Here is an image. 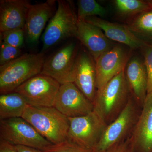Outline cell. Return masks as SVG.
<instances>
[{"mask_svg": "<svg viewBox=\"0 0 152 152\" xmlns=\"http://www.w3.org/2000/svg\"><path fill=\"white\" fill-rule=\"evenodd\" d=\"M22 118L53 145L66 140L69 127V118L54 107H36L28 105Z\"/></svg>", "mask_w": 152, "mask_h": 152, "instance_id": "6da1fadb", "label": "cell"}, {"mask_svg": "<svg viewBox=\"0 0 152 152\" xmlns=\"http://www.w3.org/2000/svg\"><path fill=\"white\" fill-rule=\"evenodd\" d=\"M45 59L44 54H24L0 66V93L13 92L31 78L41 73Z\"/></svg>", "mask_w": 152, "mask_h": 152, "instance_id": "7a4b0ae2", "label": "cell"}, {"mask_svg": "<svg viewBox=\"0 0 152 152\" xmlns=\"http://www.w3.org/2000/svg\"><path fill=\"white\" fill-rule=\"evenodd\" d=\"M58 7L42 36L43 51L67 38L75 37L77 17L72 2L58 0Z\"/></svg>", "mask_w": 152, "mask_h": 152, "instance_id": "3957f363", "label": "cell"}, {"mask_svg": "<svg viewBox=\"0 0 152 152\" xmlns=\"http://www.w3.org/2000/svg\"><path fill=\"white\" fill-rule=\"evenodd\" d=\"M69 119L67 140L87 148H95L107 126L106 120L94 110L86 115Z\"/></svg>", "mask_w": 152, "mask_h": 152, "instance_id": "277c9868", "label": "cell"}, {"mask_svg": "<svg viewBox=\"0 0 152 152\" xmlns=\"http://www.w3.org/2000/svg\"><path fill=\"white\" fill-rule=\"evenodd\" d=\"M0 140L41 150L53 145L21 117L0 121Z\"/></svg>", "mask_w": 152, "mask_h": 152, "instance_id": "5b68a950", "label": "cell"}, {"mask_svg": "<svg viewBox=\"0 0 152 152\" xmlns=\"http://www.w3.org/2000/svg\"><path fill=\"white\" fill-rule=\"evenodd\" d=\"M80 50L75 42L67 44L45 60L40 74L51 77L61 85L73 83Z\"/></svg>", "mask_w": 152, "mask_h": 152, "instance_id": "8992f818", "label": "cell"}, {"mask_svg": "<svg viewBox=\"0 0 152 152\" xmlns=\"http://www.w3.org/2000/svg\"><path fill=\"white\" fill-rule=\"evenodd\" d=\"M61 84L49 76L37 75L15 90L24 97L29 105L53 107Z\"/></svg>", "mask_w": 152, "mask_h": 152, "instance_id": "52a82bcc", "label": "cell"}, {"mask_svg": "<svg viewBox=\"0 0 152 152\" xmlns=\"http://www.w3.org/2000/svg\"><path fill=\"white\" fill-rule=\"evenodd\" d=\"M124 71L112 79L102 89L97 91L93 102L94 110L106 121L127 97L129 89Z\"/></svg>", "mask_w": 152, "mask_h": 152, "instance_id": "ba28073f", "label": "cell"}, {"mask_svg": "<svg viewBox=\"0 0 152 152\" xmlns=\"http://www.w3.org/2000/svg\"><path fill=\"white\" fill-rule=\"evenodd\" d=\"M132 51L124 45L117 43L98 58L95 61L97 91L125 70Z\"/></svg>", "mask_w": 152, "mask_h": 152, "instance_id": "9c48e42d", "label": "cell"}, {"mask_svg": "<svg viewBox=\"0 0 152 152\" xmlns=\"http://www.w3.org/2000/svg\"><path fill=\"white\" fill-rule=\"evenodd\" d=\"M53 107L68 118L86 115L94 108L93 102L73 83L61 85Z\"/></svg>", "mask_w": 152, "mask_h": 152, "instance_id": "30bf717a", "label": "cell"}, {"mask_svg": "<svg viewBox=\"0 0 152 152\" xmlns=\"http://www.w3.org/2000/svg\"><path fill=\"white\" fill-rule=\"evenodd\" d=\"M135 110L132 102L128 101L115 121L107 125L94 149L105 152L111 147L122 141L134 121Z\"/></svg>", "mask_w": 152, "mask_h": 152, "instance_id": "8fae6325", "label": "cell"}, {"mask_svg": "<svg viewBox=\"0 0 152 152\" xmlns=\"http://www.w3.org/2000/svg\"><path fill=\"white\" fill-rule=\"evenodd\" d=\"M73 83L93 103L97 91L96 64L92 57L83 48L77 57Z\"/></svg>", "mask_w": 152, "mask_h": 152, "instance_id": "7c38bea8", "label": "cell"}, {"mask_svg": "<svg viewBox=\"0 0 152 152\" xmlns=\"http://www.w3.org/2000/svg\"><path fill=\"white\" fill-rule=\"evenodd\" d=\"M76 38L87 49L95 62L117 43L109 39L100 28L85 20H78Z\"/></svg>", "mask_w": 152, "mask_h": 152, "instance_id": "4fadbf2b", "label": "cell"}, {"mask_svg": "<svg viewBox=\"0 0 152 152\" xmlns=\"http://www.w3.org/2000/svg\"><path fill=\"white\" fill-rule=\"evenodd\" d=\"M56 3L55 0H48L30 6L24 28L25 38L28 43H37L47 22L54 15Z\"/></svg>", "mask_w": 152, "mask_h": 152, "instance_id": "5bb4252c", "label": "cell"}, {"mask_svg": "<svg viewBox=\"0 0 152 152\" xmlns=\"http://www.w3.org/2000/svg\"><path fill=\"white\" fill-rule=\"evenodd\" d=\"M130 142L133 152H152V92L147 94Z\"/></svg>", "mask_w": 152, "mask_h": 152, "instance_id": "9a60e30c", "label": "cell"}, {"mask_svg": "<svg viewBox=\"0 0 152 152\" xmlns=\"http://www.w3.org/2000/svg\"><path fill=\"white\" fill-rule=\"evenodd\" d=\"M31 4L27 0L0 1V33L24 29Z\"/></svg>", "mask_w": 152, "mask_h": 152, "instance_id": "2e32d148", "label": "cell"}, {"mask_svg": "<svg viewBox=\"0 0 152 152\" xmlns=\"http://www.w3.org/2000/svg\"><path fill=\"white\" fill-rule=\"evenodd\" d=\"M85 20L100 28L109 39L124 45L132 50H140L143 44L131 32L125 24L112 23L96 16L88 17Z\"/></svg>", "mask_w": 152, "mask_h": 152, "instance_id": "e0dca14e", "label": "cell"}, {"mask_svg": "<svg viewBox=\"0 0 152 152\" xmlns=\"http://www.w3.org/2000/svg\"><path fill=\"white\" fill-rule=\"evenodd\" d=\"M124 72L129 91L142 105L146 97L148 88V77L143 59L137 56L131 57Z\"/></svg>", "mask_w": 152, "mask_h": 152, "instance_id": "ac0fdd59", "label": "cell"}, {"mask_svg": "<svg viewBox=\"0 0 152 152\" xmlns=\"http://www.w3.org/2000/svg\"><path fill=\"white\" fill-rule=\"evenodd\" d=\"M125 24L142 42L152 45V8L129 19Z\"/></svg>", "mask_w": 152, "mask_h": 152, "instance_id": "d6986e66", "label": "cell"}, {"mask_svg": "<svg viewBox=\"0 0 152 152\" xmlns=\"http://www.w3.org/2000/svg\"><path fill=\"white\" fill-rule=\"evenodd\" d=\"M23 96L13 92L0 96V120L21 118L28 105Z\"/></svg>", "mask_w": 152, "mask_h": 152, "instance_id": "ffe728a7", "label": "cell"}, {"mask_svg": "<svg viewBox=\"0 0 152 152\" xmlns=\"http://www.w3.org/2000/svg\"><path fill=\"white\" fill-rule=\"evenodd\" d=\"M111 3L116 15L125 22L152 8V0H114Z\"/></svg>", "mask_w": 152, "mask_h": 152, "instance_id": "44dd1931", "label": "cell"}, {"mask_svg": "<svg viewBox=\"0 0 152 152\" xmlns=\"http://www.w3.org/2000/svg\"><path fill=\"white\" fill-rule=\"evenodd\" d=\"M107 9L95 0H79L77 1L78 20L96 16L103 18L108 15Z\"/></svg>", "mask_w": 152, "mask_h": 152, "instance_id": "7402d4cb", "label": "cell"}, {"mask_svg": "<svg viewBox=\"0 0 152 152\" xmlns=\"http://www.w3.org/2000/svg\"><path fill=\"white\" fill-rule=\"evenodd\" d=\"M25 38L24 29H15L0 33V40L18 48L23 47Z\"/></svg>", "mask_w": 152, "mask_h": 152, "instance_id": "603a6c76", "label": "cell"}, {"mask_svg": "<svg viewBox=\"0 0 152 152\" xmlns=\"http://www.w3.org/2000/svg\"><path fill=\"white\" fill-rule=\"evenodd\" d=\"M44 152H96L94 149L81 146L66 140L56 145H52L42 150Z\"/></svg>", "mask_w": 152, "mask_h": 152, "instance_id": "cb8c5ba5", "label": "cell"}, {"mask_svg": "<svg viewBox=\"0 0 152 152\" xmlns=\"http://www.w3.org/2000/svg\"><path fill=\"white\" fill-rule=\"evenodd\" d=\"M21 52V49L11 46L0 40V66L20 56Z\"/></svg>", "mask_w": 152, "mask_h": 152, "instance_id": "d4e9b609", "label": "cell"}, {"mask_svg": "<svg viewBox=\"0 0 152 152\" xmlns=\"http://www.w3.org/2000/svg\"><path fill=\"white\" fill-rule=\"evenodd\" d=\"M143 58L148 77L147 94L152 92V45L143 44L140 49Z\"/></svg>", "mask_w": 152, "mask_h": 152, "instance_id": "484cf974", "label": "cell"}, {"mask_svg": "<svg viewBox=\"0 0 152 152\" xmlns=\"http://www.w3.org/2000/svg\"><path fill=\"white\" fill-rule=\"evenodd\" d=\"M130 140L122 141L111 147L105 152H129L130 149Z\"/></svg>", "mask_w": 152, "mask_h": 152, "instance_id": "4316f807", "label": "cell"}, {"mask_svg": "<svg viewBox=\"0 0 152 152\" xmlns=\"http://www.w3.org/2000/svg\"><path fill=\"white\" fill-rule=\"evenodd\" d=\"M0 152H18L15 146L12 144L0 140Z\"/></svg>", "mask_w": 152, "mask_h": 152, "instance_id": "83f0119b", "label": "cell"}, {"mask_svg": "<svg viewBox=\"0 0 152 152\" xmlns=\"http://www.w3.org/2000/svg\"><path fill=\"white\" fill-rule=\"evenodd\" d=\"M18 152H44L42 150L22 145H15Z\"/></svg>", "mask_w": 152, "mask_h": 152, "instance_id": "f1b7e54d", "label": "cell"}, {"mask_svg": "<svg viewBox=\"0 0 152 152\" xmlns=\"http://www.w3.org/2000/svg\"><path fill=\"white\" fill-rule=\"evenodd\" d=\"M129 152H133L131 150V148L130 149L129 151Z\"/></svg>", "mask_w": 152, "mask_h": 152, "instance_id": "f546056e", "label": "cell"}]
</instances>
